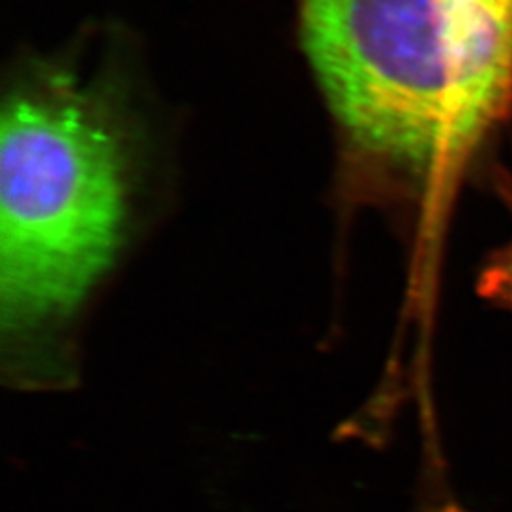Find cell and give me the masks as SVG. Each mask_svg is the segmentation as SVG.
Returning a JSON list of instances; mask_svg holds the SVG:
<instances>
[{"instance_id": "2", "label": "cell", "mask_w": 512, "mask_h": 512, "mask_svg": "<svg viewBox=\"0 0 512 512\" xmlns=\"http://www.w3.org/2000/svg\"><path fill=\"white\" fill-rule=\"evenodd\" d=\"M302 42L330 109L366 152L423 171L475 145L440 0H302Z\"/></svg>"}, {"instance_id": "3", "label": "cell", "mask_w": 512, "mask_h": 512, "mask_svg": "<svg viewBox=\"0 0 512 512\" xmlns=\"http://www.w3.org/2000/svg\"><path fill=\"white\" fill-rule=\"evenodd\" d=\"M478 285L488 300L512 310V239L490 260Z\"/></svg>"}, {"instance_id": "1", "label": "cell", "mask_w": 512, "mask_h": 512, "mask_svg": "<svg viewBox=\"0 0 512 512\" xmlns=\"http://www.w3.org/2000/svg\"><path fill=\"white\" fill-rule=\"evenodd\" d=\"M124 219V145L103 109L59 76L10 93L0 122L4 325L71 313L109 270Z\"/></svg>"}, {"instance_id": "4", "label": "cell", "mask_w": 512, "mask_h": 512, "mask_svg": "<svg viewBox=\"0 0 512 512\" xmlns=\"http://www.w3.org/2000/svg\"><path fill=\"white\" fill-rule=\"evenodd\" d=\"M448 12L459 21L511 23L512 0H440Z\"/></svg>"}]
</instances>
